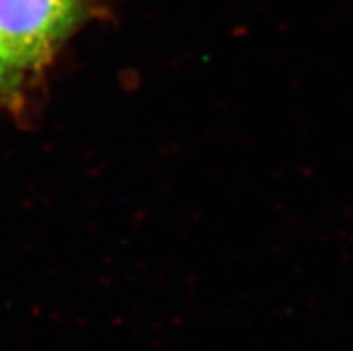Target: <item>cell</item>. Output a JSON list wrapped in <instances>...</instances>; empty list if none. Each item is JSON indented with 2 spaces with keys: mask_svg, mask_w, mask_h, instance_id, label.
<instances>
[{
  "mask_svg": "<svg viewBox=\"0 0 353 351\" xmlns=\"http://www.w3.org/2000/svg\"><path fill=\"white\" fill-rule=\"evenodd\" d=\"M85 0H0V43L27 68L49 61L79 20Z\"/></svg>",
  "mask_w": 353,
  "mask_h": 351,
  "instance_id": "cell-1",
  "label": "cell"
},
{
  "mask_svg": "<svg viewBox=\"0 0 353 351\" xmlns=\"http://www.w3.org/2000/svg\"><path fill=\"white\" fill-rule=\"evenodd\" d=\"M26 68L14 61L6 47L0 43V99L11 97L23 79Z\"/></svg>",
  "mask_w": 353,
  "mask_h": 351,
  "instance_id": "cell-2",
  "label": "cell"
}]
</instances>
